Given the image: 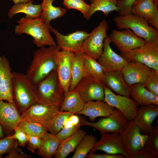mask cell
I'll use <instances>...</instances> for the list:
<instances>
[{
    "mask_svg": "<svg viewBox=\"0 0 158 158\" xmlns=\"http://www.w3.org/2000/svg\"><path fill=\"white\" fill-rule=\"evenodd\" d=\"M60 50L57 46L40 47L34 53L26 74L35 85L56 70V54Z\"/></svg>",
    "mask_w": 158,
    "mask_h": 158,
    "instance_id": "cell-1",
    "label": "cell"
},
{
    "mask_svg": "<svg viewBox=\"0 0 158 158\" xmlns=\"http://www.w3.org/2000/svg\"><path fill=\"white\" fill-rule=\"evenodd\" d=\"M17 23L18 25L15 27V34H25L31 36L33 38V43L37 47L57 46L50 34L49 27L42 21L40 17L30 18L25 16Z\"/></svg>",
    "mask_w": 158,
    "mask_h": 158,
    "instance_id": "cell-2",
    "label": "cell"
},
{
    "mask_svg": "<svg viewBox=\"0 0 158 158\" xmlns=\"http://www.w3.org/2000/svg\"><path fill=\"white\" fill-rule=\"evenodd\" d=\"M13 100L21 113L38 103L36 85L23 73L12 72Z\"/></svg>",
    "mask_w": 158,
    "mask_h": 158,
    "instance_id": "cell-3",
    "label": "cell"
},
{
    "mask_svg": "<svg viewBox=\"0 0 158 158\" xmlns=\"http://www.w3.org/2000/svg\"><path fill=\"white\" fill-rule=\"evenodd\" d=\"M38 103L60 107L64 92L59 82L56 70L36 85Z\"/></svg>",
    "mask_w": 158,
    "mask_h": 158,
    "instance_id": "cell-4",
    "label": "cell"
},
{
    "mask_svg": "<svg viewBox=\"0 0 158 158\" xmlns=\"http://www.w3.org/2000/svg\"><path fill=\"white\" fill-rule=\"evenodd\" d=\"M114 21L118 29H129L146 42L158 39V30L151 26L147 21L138 15L131 14L116 16Z\"/></svg>",
    "mask_w": 158,
    "mask_h": 158,
    "instance_id": "cell-5",
    "label": "cell"
},
{
    "mask_svg": "<svg viewBox=\"0 0 158 158\" xmlns=\"http://www.w3.org/2000/svg\"><path fill=\"white\" fill-rule=\"evenodd\" d=\"M120 53V55L127 61L138 62L158 71V39L146 41L143 46L128 51Z\"/></svg>",
    "mask_w": 158,
    "mask_h": 158,
    "instance_id": "cell-6",
    "label": "cell"
},
{
    "mask_svg": "<svg viewBox=\"0 0 158 158\" xmlns=\"http://www.w3.org/2000/svg\"><path fill=\"white\" fill-rule=\"evenodd\" d=\"M119 134L123 149L130 158L144 147L149 137L148 134L141 133L133 121H128Z\"/></svg>",
    "mask_w": 158,
    "mask_h": 158,
    "instance_id": "cell-7",
    "label": "cell"
},
{
    "mask_svg": "<svg viewBox=\"0 0 158 158\" xmlns=\"http://www.w3.org/2000/svg\"><path fill=\"white\" fill-rule=\"evenodd\" d=\"M108 23L103 19L99 25L93 29L83 42L82 51L85 54L97 60L102 53L104 40L107 36Z\"/></svg>",
    "mask_w": 158,
    "mask_h": 158,
    "instance_id": "cell-8",
    "label": "cell"
},
{
    "mask_svg": "<svg viewBox=\"0 0 158 158\" xmlns=\"http://www.w3.org/2000/svg\"><path fill=\"white\" fill-rule=\"evenodd\" d=\"M80 118L81 126L94 127L100 133H120L129 121L121 111L115 108L109 116L101 118L96 122H88L81 116Z\"/></svg>",
    "mask_w": 158,
    "mask_h": 158,
    "instance_id": "cell-9",
    "label": "cell"
},
{
    "mask_svg": "<svg viewBox=\"0 0 158 158\" xmlns=\"http://www.w3.org/2000/svg\"><path fill=\"white\" fill-rule=\"evenodd\" d=\"M104 101L121 111L129 121H133L138 110L137 103L130 97L116 95L107 86H104Z\"/></svg>",
    "mask_w": 158,
    "mask_h": 158,
    "instance_id": "cell-10",
    "label": "cell"
},
{
    "mask_svg": "<svg viewBox=\"0 0 158 158\" xmlns=\"http://www.w3.org/2000/svg\"><path fill=\"white\" fill-rule=\"evenodd\" d=\"M60 107L47 105L37 103L30 107L21 114V120L40 123L48 126L53 118L59 112Z\"/></svg>",
    "mask_w": 158,
    "mask_h": 158,
    "instance_id": "cell-11",
    "label": "cell"
},
{
    "mask_svg": "<svg viewBox=\"0 0 158 158\" xmlns=\"http://www.w3.org/2000/svg\"><path fill=\"white\" fill-rule=\"evenodd\" d=\"M49 28L56 36V45L59 49L75 54L82 51L84 41L89 35L86 31L78 30L64 35L51 26Z\"/></svg>",
    "mask_w": 158,
    "mask_h": 158,
    "instance_id": "cell-12",
    "label": "cell"
},
{
    "mask_svg": "<svg viewBox=\"0 0 158 158\" xmlns=\"http://www.w3.org/2000/svg\"><path fill=\"white\" fill-rule=\"evenodd\" d=\"M109 38L120 52H126L144 45L146 41L129 29L113 30Z\"/></svg>",
    "mask_w": 158,
    "mask_h": 158,
    "instance_id": "cell-13",
    "label": "cell"
},
{
    "mask_svg": "<svg viewBox=\"0 0 158 158\" xmlns=\"http://www.w3.org/2000/svg\"><path fill=\"white\" fill-rule=\"evenodd\" d=\"M75 53L59 50L55 56L56 71L60 85L64 92L69 90L71 81V69Z\"/></svg>",
    "mask_w": 158,
    "mask_h": 158,
    "instance_id": "cell-14",
    "label": "cell"
},
{
    "mask_svg": "<svg viewBox=\"0 0 158 158\" xmlns=\"http://www.w3.org/2000/svg\"><path fill=\"white\" fill-rule=\"evenodd\" d=\"M102 82L84 77L73 90L77 91L85 103L104 99V86Z\"/></svg>",
    "mask_w": 158,
    "mask_h": 158,
    "instance_id": "cell-15",
    "label": "cell"
},
{
    "mask_svg": "<svg viewBox=\"0 0 158 158\" xmlns=\"http://www.w3.org/2000/svg\"><path fill=\"white\" fill-rule=\"evenodd\" d=\"M101 133L100 140L97 141L90 151V153H94L97 150H101L110 154H122L126 158H130L123 149L119 133Z\"/></svg>",
    "mask_w": 158,
    "mask_h": 158,
    "instance_id": "cell-16",
    "label": "cell"
},
{
    "mask_svg": "<svg viewBox=\"0 0 158 158\" xmlns=\"http://www.w3.org/2000/svg\"><path fill=\"white\" fill-rule=\"evenodd\" d=\"M21 120L20 114L15 103L0 101V125L6 134L17 128Z\"/></svg>",
    "mask_w": 158,
    "mask_h": 158,
    "instance_id": "cell-17",
    "label": "cell"
},
{
    "mask_svg": "<svg viewBox=\"0 0 158 158\" xmlns=\"http://www.w3.org/2000/svg\"><path fill=\"white\" fill-rule=\"evenodd\" d=\"M111 43L109 37L107 36L104 41L102 53L97 61L106 71H121L127 61L112 49L110 46Z\"/></svg>",
    "mask_w": 158,
    "mask_h": 158,
    "instance_id": "cell-18",
    "label": "cell"
},
{
    "mask_svg": "<svg viewBox=\"0 0 158 158\" xmlns=\"http://www.w3.org/2000/svg\"><path fill=\"white\" fill-rule=\"evenodd\" d=\"M131 11L144 18L151 26L158 30V0H136Z\"/></svg>",
    "mask_w": 158,
    "mask_h": 158,
    "instance_id": "cell-19",
    "label": "cell"
},
{
    "mask_svg": "<svg viewBox=\"0 0 158 158\" xmlns=\"http://www.w3.org/2000/svg\"><path fill=\"white\" fill-rule=\"evenodd\" d=\"M150 68L145 65L135 61H128L121 72L123 79L129 86L145 83Z\"/></svg>",
    "mask_w": 158,
    "mask_h": 158,
    "instance_id": "cell-20",
    "label": "cell"
},
{
    "mask_svg": "<svg viewBox=\"0 0 158 158\" xmlns=\"http://www.w3.org/2000/svg\"><path fill=\"white\" fill-rule=\"evenodd\" d=\"M9 63L0 53V101L14 102L12 91V72Z\"/></svg>",
    "mask_w": 158,
    "mask_h": 158,
    "instance_id": "cell-21",
    "label": "cell"
},
{
    "mask_svg": "<svg viewBox=\"0 0 158 158\" xmlns=\"http://www.w3.org/2000/svg\"><path fill=\"white\" fill-rule=\"evenodd\" d=\"M158 116V105L140 106L133 121L140 128L142 134H148L153 127L152 123Z\"/></svg>",
    "mask_w": 158,
    "mask_h": 158,
    "instance_id": "cell-22",
    "label": "cell"
},
{
    "mask_svg": "<svg viewBox=\"0 0 158 158\" xmlns=\"http://www.w3.org/2000/svg\"><path fill=\"white\" fill-rule=\"evenodd\" d=\"M114 108L104 101H90L85 102L83 109L76 114L87 116L91 122H94L98 117L109 116Z\"/></svg>",
    "mask_w": 158,
    "mask_h": 158,
    "instance_id": "cell-23",
    "label": "cell"
},
{
    "mask_svg": "<svg viewBox=\"0 0 158 158\" xmlns=\"http://www.w3.org/2000/svg\"><path fill=\"white\" fill-rule=\"evenodd\" d=\"M104 84L118 95L130 97V87L125 82L121 71H106Z\"/></svg>",
    "mask_w": 158,
    "mask_h": 158,
    "instance_id": "cell-24",
    "label": "cell"
},
{
    "mask_svg": "<svg viewBox=\"0 0 158 158\" xmlns=\"http://www.w3.org/2000/svg\"><path fill=\"white\" fill-rule=\"evenodd\" d=\"M130 87V96L138 106L158 105V96L149 91L144 84L136 83Z\"/></svg>",
    "mask_w": 158,
    "mask_h": 158,
    "instance_id": "cell-25",
    "label": "cell"
},
{
    "mask_svg": "<svg viewBox=\"0 0 158 158\" xmlns=\"http://www.w3.org/2000/svg\"><path fill=\"white\" fill-rule=\"evenodd\" d=\"M86 132L79 129L75 134L61 141L54 155L55 158H65L70 153L74 152L80 141L85 135Z\"/></svg>",
    "mask_w": 158,
    "mask_h": 158,
    "instance_id": "cell-26",
    "label": "cell"
},
{
    "mask_svg": "<svg viewBox=\"0 0 158 158\" xmlns=\"http://www.w3.org/2000/svg\"><path fill=\"white\" fill-rule=\"evenodd\" d=\"M85 103L77 91L69 90L64 92L60 111L76 114L83 109Z\"/></svg>",
    "mask_w": 158,
    "mask_h": 158,
    "instance_id": "cell-27",
    "label": "cell"
},
{
    "mask_svg": "<svg viewBox=\"0 0 158 158\" xmlns=\"http://www.w3.org/2000/svg\"><path fill=\"white\" fill-rule=\"evenodd\" d=\"M56 0H43L40 4L42 12L40 18L42 21L49 27L51 20L63 16L67 10L60 6H55L53 4Z\"/></svg>",
    "mask_w": 158,
    "mask_h": 158,
    "instance_id": "cell-28",
    "label": "cell"
},
{
    "mask_svg": "<svg viewBox=\"0 0 158 158\" xmlns=\"http://www.w3.org/2000/svg\"><path fill=\"white\" fill-rule=\"evenodd\" d=\"M34 0L28 3H21L14 4L9 10L8 16V18L12 19L16 14L23 13L25 16L30 18L40 17L42 12L40 4H32Z\"/></svg>",
    "mask_w": 158,
    "mask_h": 158,
    "instance_id": "cell-29",
    "label": "cell"
},
{
    "mask_svg": "<svg viewBox=\"0 0 158 158\" xmlns=\"http://www.w3.org/2000/svg\"><path fill=\"white\" fill-rule=\"evenodd\" d=\"M41 147L38 154L44 158H51L54 155L61 141L56 135L47 132L41 137Z\"/></svg>",
    "mask_w": 158,
    "mask_h": 158,
    "instance_id": "cell-30",
    "label": "cell"
},
{
    "mask_svg": "<svg viewBox=\"0 0 158 158\" xmlns=\"http://www.w3.org/2000/svg\"><path fill=\"white\" fill-rule=\"evenodd\" d=\"M117 0H90V8L85 18L89 20L96 12H102L105 16H108L112 12H118Z\"/></svg>",
    "mask_w": 158,
    "mask_h": 158,
    "instance_id": "cell-31",
    "label": "cell"
},
{
    "mask_svg": "<svg viewBox=\"0 0 158 158\" xmlns=\"http://www.w3.org/2000/svg\"><path fill=\"white\" fill-rule=\"evenodd\" d=\"M85 54L79 52L75 54L71 74V81L69 90H73L85 77L84 68Z\"/></svg>",
    "mask_w": 158,
    "mask_h": 158,
    "instance_id": "cell-32",
    "label": "cell"
},
{
    "mask_svg": "<svg viewBox=\"0 0 158 158\" xmlns=\"http://www.w3.org/2000/svg\"><path fill=\"white\" fill-rule=\"evenodd\" d=\"M84 68L85 77L102 82L106 72L97 60L85 54Z\"/></svg>",
    "mask_w": 158,
    "mask_h": 158,
    "instance_id": "cell-33",
    "label": "cell"
},
{
    "mask_svg": "<svg viewBox=\"0 0 158 158\" xmlns=\"http://www.w3.org/2000/svg\"><path fill=\"white\" fill-rule=\"evenodd\" d=\"M97 142V139L94 135L86 134L77 146L71 158L85 157Z\"/></svg>",
    "mask_w": 158,
    "mask_h": 158,
    "instance_id": "cell-34",
    "label": "cell"
},
{
    "mask_svg": "<svg viewBox=\"0 0 158 158\" xmlns=\"http://www.w3.org/2000/svg\"><path fill=\"white\" fill-rule=\"evenodd\" d=\"M17 128L27 135L40 138L48 131L47 128L40 123L25 120H21Z\"/></svg>",
    "mask_w": 158,
    "mask_h": 158,
    "instance_id": "cell-35",
    "label": "cell"
},
{
    "mask_svg": "<svg viewBox=\"0 0 158 158\" xmlns=\"http://www.w3.org/2000/svg\"><path fill=\"white\" fill-rule=\"evenodd\" d=\"M74 114L68 111H60L52 119L48 127V130L53 135H56L63 127L66 119Z\"/></svg>",
    "mask_w": 158,
    "mask_h": 158,
    "instance_id": "cell-36",
    "label": "cell"
},
{
    "mask_svg": "<svg viewBox=\"0 0 158 158\" xmlns=\"http://www.w3.org/2000/svg\"><path fill=\"white\" fill-rule=\"evenodd\" d=\"M148 138L145 147L158 157V121L148 134Z\"/></svg>",
    "mask_w": 158,
    "mask_h": 158,
    "instance_id": "cell-37",
    "label": "cell"
},
{
    "mask_svg": "<svg viewBox=\"0 0 158 158\" xmlns=\"http://www.w3.org/2000/svg\"><path fill=\"white\" fill-rule=\"evenodd\" d=\"M63 5L68 9H74L80 11L85 18L89 11L90 5L84 0H63Z\"/></svg>",
    "mask_w": 158,
    "mask_h": 158,
    "instance_id": "cell-38",
    "label": "cell"
},
{
    "mask_svg": "<svg viewBox=\"0 0 158 158\" xmlns=\"http://www.w3.org/2000/svg\"><path fill=\"white\" fill-rule=\"evenodd\" d=\"M145 85L149 91L158 96V71L150 68Z\"/></svg>",
    "mask_w": 158,
    "mask_h": 158,
    "instance_id": "cell-39",
    "label": "cell"
},
{
    "mask_svg": "<svg viewBox=\"0 0 158 158\" xmlns=\"http://www.w3.org/2000/svg\"><path fill=\"white\" fill-rule=\"evenodd\" d=\"M7 135L0 138V158H2L3 154L9 152L16 140L11 138L10 134Z\"/></svg>",
    "mask_w": 158,
    "mask_h": 158,
    "instance_id": "cell-40",
    "label": "cell"
},
{
    "mask_svg": "<svg viewBox=\"0 0 158 158\" xmlns=\"http://www.w3.org/2000/svg\"><path fill=\"white\" fill-rule=\"evenodd\" d=\"M136 0H117V6L119 11L118 16H123L132 14L131 9L132 5Z\"/></svg>",
    "mask_w": 158,
    "mask_h": 158,
    "instance_id": "cell-41",
    "label": "cell"
},
{
    "mask_svg": "<svg viewBox=\"0 0 158 158\" xmlns=\"http://www.w3.org/2000/svg\"><path fill=\"white\" fill-rule=\"evenodd\" d=\"M81 126L80 123L69 127H63L56 135L62 141L75 134L80 129Z\"/></svg>",
    "mask_w": 158,
    "mask_h": 158,
    "instance_id": "cell-42",
    "label": "cell"
},
{
    "mask_svg": "<svg viewBox=\"0 0 158 158\" xmlns=\"http://www.w3.org/2000/svg\"><path fill=\"white\" fill-rule=\"evenodd\" d=\"M19 144L16 140L11 149L5 158H23L31 157V156L23 152L21 148H18Z\"/></svg>",
    "mask_w": 158,
    "mask_h": 158,
    "instance_id": "cell-43",
    "label": "cell"
},
{
    "mask_svg": "<svg viewBox=\"0 0 158 158\" xmlns=\"http://www.w3.org/2000/svg\"><path fill=\"white\" fill-rule=\"evenodd\" d=\"M14 130L15 133L13 135H10L11 138L17 140L19 145L24 148L28 141V135L17 128H16Z\"/></svg>",
    "mask_w": 158,
    "mask_h": 158,
    "instance_id": "cell-44",
    "label": "cell"
},
{
    "mask_svg": "<svg viewBox=\"0 0 158 158\" xmlns=\"http://www.w3.org/2000/svg\"><path fill=\"white\" fill-rule=\"evenodd\" d=\"M29 139L27 142L28 150L33 153H35V150H39L42 145L41 138L37 136L28 135Z\"/></svg>",
    "mask_w": 158,
    "mask_h": 158,
    "instance_id": "cell-45",
    "label": "cell"
},
{
    "mask_svg": "<svg viewBox=\"0 0 158 158\" xmlns=\"http://www.w3.org/2000/svg\"><path fill=\"white\" fill-rule=\"evenodd\" d=\"M145 146L137 151L132 158H158Z\"/></svg>",
    "mask_w": 158,
    "mask_h": 158,
    "instance_id": "cell-46",
    "label": "cell"
},
{
    "mask_svg": "<svg viewBox=\"0 0 158 158\" xmlns=\"http://www.w3.org/2000/svg\"><path fill=\"white\" fill-rule=\"evenodd\" d=\"M86 158H126L125 155L122 154H95L89 153L85 157Z\"/></svg>",
    "mask_w": 158,
    "mask_h": 158,
    "instance_id": "cell-47",
    "label": "cell"
},
{
    "mask_svg": "<svg viewBox=\"0 0 158 158\" xmlns=\"http://www.w3.org/2000/svg\"><path fill=\"white\" fill-rule=\"evenodd\" d=\"M69 118L74 125H77L80 123V118L77 115H75L74 114L72 115L69 117Z\"/></svg>",
    "mask_w": 158,
    "mask_h": 158,
    "instance_id": "cell-48",
    "label": "cell"
},
{
    "mask_svg": "<svg viewBox=\"0 0 158 158\" xmlns=\"http://www.w3.org/2000/svg\"><path fill=\"white\" fill-rule=\"evenodd\" d=\"M69 117L65 120L63 123V127L68 128L74 125Z\"/></svg>",
    "mask_w": 158,
    "mask_h": 158,
    "instance_id": "cell-49",
    "label": "cell"
},
{
    "mask_svg": "<svg viewBox=\"0 0 158 158\" xmlns=\"http://www.w3.org/2000/svg\"><path fill=\"white\" fill-rule=\"evenodd\" d=\"M14 4H17L28 3L32 1V0H12Z\"/></svg>",
    "mask_w": 158,
    "mask_h": 158,
    "instance_id": "cell-50",
    "label": "cell"
},
{
    "mask_svg": "<svg viewBox=\"0 0 158 158\" xmlns=\"http://www.w3.org/2000/svg\"><path fill=\"white\" fill-rule=\"evenodd\" d=\"M4 136L3 127L0 125V138H3Z\"/></svg>",
    "mask_w": 158,
    "mask_h": 158,
    "instance_id": "cell-51",
    "label": "cell"
}]
</instances>
